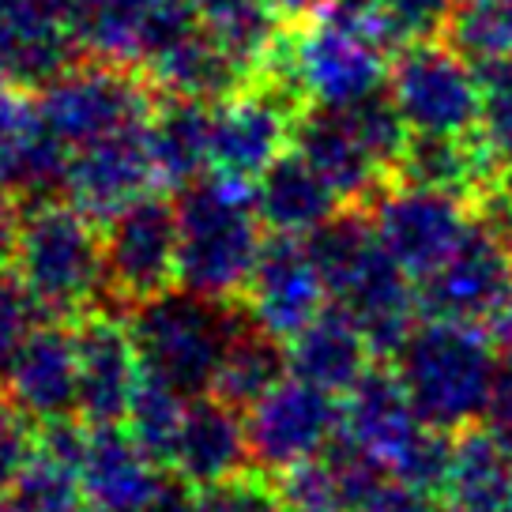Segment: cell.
I'll return each instance as SVG.
<instances>
[{
  "label": "cell",
  "instance_id": "cell-6",
  "mask_svg": "<svg viewBox=\"0 0 512 512\" xmlns=\"http://www.w3.org/2000/svg\"><path fill=\"white\" fill-rule=\"evenodd\" d=\"M392 57L358 34L317 19L302 31H290L275 61L260 80L279 83L283 91L309 106L343 110L388 87Z\"/></svg>",
  "mask_w": 512,
  "mask_h": 512
},
{
  "label": "cell",
  "instance_id": "cell-11",
  "mask_svg": "<svg viewBox=\"0 0 512 512\" xmlns=\"http://www.w3.org/2000/svg\"><path fill=\"white\" fill-rule=\"evenodd\" d=\"M512 302V241L475 215L456 253L418 283V309L430 320L490 324Z\"/></svg>",
  "mask_w": 512,
  "mask_h": 512
},
{
  "label": "cell",
  "instance_id": "cell-25",
  "mask_svg": "<svg viewBox=\"0 0 512 512\" xmlns=\"http://www.w3.org/2000/svg\"><path fill=\"white\" fill-rule=\"evenodd\" d=\"M287 362L294 377L317 384L332 396H347L377 358L358 324L339 305H328L302 336L287 343Z\"/></svg>",
  "mask_w": 512,
  "mask_h": 512
},
{
  "label": "cell",
  "instance_id": "cell-15",
  "mask_svg": "<svg viewBox=\"0 0 512 512\" xmlns=\"http://www.w3.org/2000/svg\"><path fill=\"white\" fill-rule=\"evenodd\" d=\"M155 181L159 174L151 159V136H147V125H136L87 147H76L64 177V196L87 219L106 226L128 204L155 192L151 189Z\"/></svg>",
  "mask_w": 512,
  "mask_h": 512
},
{
  "label": "cell",
  "instance_id": "cell-33",
  "mask_svg": "<svg viewBox=\"0 0 512 512\" xmlns=\"http://www.w3.org/2000/svg\"><path fill=\"white\" fill-rule=\"evenodd\" d=\"M339 113L347 117V125L354 128V136L373 151V159L396 174V162H400L403 147L411 140V128L403 121V113H400V106H396L392 91H388V87H384V91H373L369 98L354 102V106H343Z\"/></svg>",
  "mask_w": 512,
  "mask_h": 512
},
{
  "label": "cell",
  "instance_id": "cell-47",
  "mask_svg": "<svg viewBox=\"0 0 512 512\" xmlns=\"http://www.w3.org/2000/svg\"><path fill=\"white\" fill-rule=\"evenodd\" d=\"M309 512H351V509H309Z\"/></svg>",
  "mask_w": 512,
  "mask_h": 512
},
{
  "label": "cell",
  "instance_id": "cell-8",
  "mask_svg": "<svg viewBox=\"0 0 512 512\" xmlns=\"http://www.w3.org/2000/svg\"><path fill=\"white\" fill-rule=\"evenodd\" d=\"M388 91L411 132L475 136L482 95L475 64L452 42H426L396 53L388 64Z\"/></svg>",
  "mask_w": 512,
  "mask_h": 512
},
{
  "label": "cell",
  "instance_id": "cell-30",
  "mask_svg": "<svg viewBox=\"0 0 512 512\" xmlns=\"http://www.w3.org/2000/svg\"><path fill=\"white\" fill-rule=\"evenodd\" d=\"M185 415H189V396L174 392L170 384L144 377L136 400L128 407L125 426L162 467H170V456H174V445L177 437H181Z\"/></svg>",
  "mask_w": 512,
  "mask_h": 512
},
{
  "label": "cell",
  "instance_id": "cell-16",
  "mask_svg": "<svg viewBox=\"0 0 512 512\" xmlns=\"http://www.w3.org/2000/svg\"><path fill=\"white\" fill-rule=\"evenodd\" d=\"M72 336L80 366V418L87 426H121L144 381L132 328L106 309H91L76 320Z\"/></svg>",
  "mask_w": 512,
  "mask_h": 512
},
{
  "label": "cell",
  "instance_id": "cell-34",
  "mask_svg": "<svg viewBox=\"0 0 512 512\" xmlns=\"http://www.w3.org/2000/svg\"><path fill=\"white\" fill-rule=\"evenodd\" d=\"M482 95L479 136L501 162H512V57L475 64Z\"/></svg>",
  "mask_w": 512,
  "mask_h": 512
},
{
  "label": "cell",
  "instance_id": "cell-12",
  "mask_svg": "<svg viewBox=\"0 0 512 512\" xmlns=\"http://www.w3.org/2000/svg\"><path fill=\"white\" fill-rule=\"evenodd\" d=\"M245 430L253 464L287 475L328 452L343 430V400L290 373L245 411Z\"/></svg>",
  "mask_w": 512,
  "mask_h": 512
},
{
  "label": "cell",
  "instance_id": "cell-28",
  "mask_svg": "<svg viewBox=\"0 0 512 512\" xmlns=\"http://www.w3.org/2000/svg\"><path fill=\"white\" fill-rule=\"evenodd\" d=\"M211 117L215 106L192 98H162L155 106L147 136L159 185L181 192L211 174Z\"/></svg>",
  "mask_w": 512,
  "mask_h": 512
},
{
  "label": "cell",
  "instance_id": "cell-24",
  "mask_svg": "<svg viewBox=\"0 0 512 512\" xmlns=\"http://www.w3.org/2000/svg\"><path fill=\"white\" fill-rule=\"evenodd\" d=\"M253 196L260 223L268 226V234H279V238H309L313 230H320L347 208L332 192V185L294 147L256 177Z\"/></svg>",
  "mask_w": 512,
  "mask_h": 512
},
{
  "label": "cell",
  "instance_id": "cell-18",
  "mask_svg": "<svg viewBox=\"0 0 512 512\" xmlns=\"http://www.w3.org/2000/svg\"><path fill=\"white\" fill-rule=\"evenodd\" d=\"M72 147H64L42 121L38 98L27 87L0 80V189L27 200L64 192Z\"/></svg>",
  "mask_w": 512,
  "mask_h": 512
},
{
  "label": "cell",
  "instance_id": "cell-22",
  "mask_svg": "<svg viewBox=\"0 0 512 512\" xmlns=\"http://www.w3.org/2000/svg\"><path fill=\"white\" fill-rule=\"evenodd\" d=\"M253 464L245 418L219 396L189 400V415L170 456V471L192 490H211L219 482L234 479Z\"/></svg>",
  "mask_w": 512,
  "mask_h": 512
},
{
  "label": "cell",
  "instance_id": "cell-21",
  "mask_svg": "<svg viewBox=\"0 0 512 512\" xmlns=\"http://www.w3.org/2000/svg\"><path fill=\"white\" fill-rule=\"evenodd\" d=\"M80 475L87 505L102 512H147L166 490L162 464L128 426H87Z\"/></svg>",
  "mask_w": 512,
  "mask_h": 512
},
{
  "label": "cell",
  "instance_id": "cell-2",
  "mask_svg": "<svg viewBox=\"0 0 512 512\" xmlns=\"http://www.w3.org/2000/svg\"><path fill=\"white\" fill-rule=\"evenodd\" d=\"M264 230L249 181L211 170L177 192V283L215 302H238L249 290L256 260L264 253Z\"/></svg>",
  "mask_w": 512,
  "mask_h": 512
},
{
  "label": "cell",
  "instance_id": "cell-10",
  "mask_svg": "<svg viewBox=\"0 0 512 512\" xmlns=\"http://www.w3.org/2000/svg\"><path fill=\"white\" fill-rule=\"evenodd\" d=\"M305 113L298 98L272 80L245 83L211 117V170L253 185L294 147V125Z\"/></svg>",
  "mask_w": 512,
  "mask_h": 512
},
{
  "label": "cell",
  "instance_id": "cell-35",
  "mask_svg": "<svg viewBox=\"0 0 512 512\" xmlns=\"http://www.w3.org/2000/svg\"><path fill=\"white\" fill-rule=\"evenodd\" d=\"M204 512H290L283 486L260 471H241L234 479L200 490Z\"/></svg>",
  "mask_w": 512,
  "mask_h": 512
},
{
  "label": "cell",
  "instance_id": "cell-26",
  "mask_svg": "<svg viewBox=\"0 0 512 512\" xmlns=\"http://www.w3.org/2000/svg\"><path fill=\"white\" fill-rule=\"evenodd\" d=\"M144 76L166 98H192L208 106H219L223 98L238 95L249 83L226 46L204 23L185 38H177L170 49H162L151 64H144Z\"/></svg>",
  "mask_w": 512,
  "mask_h": 512
},
{
  "label": "cell",
  "instance_id": "cell-48",
  "mask_svg": "<svg viewBox=\"0 0 512 512\" xmlns=\"http://www.w3.org/2000/svg\"><path fill=\"white\" fill-rule=\"evenodd\" d=\"M80 512H102V509H95V505H87V509H80Z\"/></svg>",
  "mask_w": 512,
  "mask_h": 512
},
{
  "label": "cell",
  "instance_id": "cell-14",
  "mask_svg": "<svg viewBox=\"0 0 512 512\" xmlns=\"http://www.w3.org/2000/svg\"><path fill=\"white\" fill-rule=\"evenodd\" d=\"M328 287L305 238L272 234L245 290V313L260 332L290 343L328 309Z\"/></svg>",
  "mask_w": 512,
  "mask_h": 512
},
{
  "label": "cell",
  "instance_id": "cell-42",
  "mask_svg": "<svg viewBox=\"0 0 512 512\" xmlns=\"http://www.w3.org/2000/svg\"><path fill=\"white\" fill-rule=\"evenodd\" d=\"M147 512H204V505H200V494H192V486L181 482V486H166Z\"/></svg>",
  "mask_w": 512,
  "mask_h": 512
},
{
  "label": "cell",
  "instance_id": "cell-1",
  "mask_svg": "<svg viewBox=\"0 0 512 512\" xmlns=\"http://www.w3.org/2000/svg\"><path fill=\"white\" fill-rule=\"evenodd\" d=\"M309 253L317 260L332 305H339L366 336L377 362H392L422 320L418 283L392 260L369 223L366 208H343L313 230Z\"/></svg>",
  "mask_w": 512,
  "mask_h": 512
},
{
  "label": "cell",
  "instance_id": "cell-40",
  "mask_svg": "<svg viewBox=\"0 0 512 512\" xmlns=\"http://www.w3.org/2000/svg\"><path fill=\"white\" fill-rule=\"evenodd\" d=\"M486 426H490V430L497 433V441L512 452V362H505V366H501V377H497L494 403H490Z\"/></svg>",
  "mask_w": 512,
  "mask_h": 512
},
{
  "label": "cell",
  "instance_id": "cell-23",
  "mask_svg": "<svg viewBox=\"0 0 512 512\" xmlns=\"http://www.w3.org/2000/svg\"><path fill=\"white\" fill-rule=\"evenodd\" d=\"M509 162H501L490 151V144L475 136H430L411 132L396 162V181L418 185V189L452 192L467 204H479L486 192L497 185V177Z\"/></svg>",
  "mask_w": 512,
  "mask_h": 512
},
{
  "label": "cell",
  "instance_id": "cell-19",
  "mask_svg": "<svg viewBox=\"0 0 512 512\" xmlns=\"http://www.w3.org/2000/svg\"><path fill=\"white\" fill-rule=\"evenodd\" d=\"M4 392L42 426L57 418L80 415V366H76V336L61 320H46L19 347L4 373Z\"/></svg>",
  "mask_w": 512,
  "mask_h": 512
},
{
  "label": "cell",
  "instance_id": "cell-39",
  "mask_svg": "<svg viewBox=\"0 0 512 512\" xmlns=\"http://www.w3.org/2000/svg\"><path fill=\"white\" fill-rule=\"evenodd\" d=\"M475 215L494 226L501 238L512 241V162L501 170L494 189L486 192L479 204H475Z\"/></svg>",
  "mask_w": 512,
  "mask_h": 512
},
{
  "label": "cell",
  "instance_id": "cell-27",
  "mask_svg": "<svg viewBox=\"0 0 512 512\" xmlns=\"http://www.w3.org/2000/svg\"><path fill=\"white\" fill-rule=\"evenodd\" d=\"M452 467H448L445 501L448 512H512V452L497 433L479 422L452 433Z\"/></svg>",
  "mask_w": 512,
  "mask_h": 512
},
{
  "label": "cell",
  "instance_id": "cell-31",
  "mask_svg": "<svg viewBox=\"0 0 512 512\" xmlns=\"http://www.w3.org/2000/svg\"><path fill=\"white\" fill-rule=\"evenodd\" d=\"M456 0H384L377 42L388 57L426 42H448Z\"/></svg>",
  "mask_w": 512,
  "mask_h": 512
},
{
  "label": "cell",
  "instance_id": "cell-4",
  "mask_svg": "<svg viewBox=\"0 0 512 512\" xmlns=\"http://www.w3.org/2000/svg\"><path fill=\"white\" fill-rule=\"evenodd\" d=\"M23 290L49 320L91 313L106 287V249L95 219L68 200H31L19 223V245L12 260Z\"/></svg>",
  "mask_w": 512,
  "mask_h": 512
},
{
  "label": "cell",
  "instance_id": "cell-44",
  "mask_svg": "<svg viewBox=\"0 0 512 512\" xmlns=\"http://www.w3.org/2000/svg\"><path fill=\"white\" fill-rule=\"evenodd\" d=\"M486 332H490V339H494L497 354H501L505 362H512V302L486 324Z\"/></svg>",
  "mask_w": 512,
  "mask_h": 512
},
{
  "label": "cell",
  "instance_id": "cell-37",
  "mask_svg": "<svg viewBox=\"0 0 512 512\" xmlns=\"http://www.w3.org/2000/svg\"><path fill=\"white\" fill-rule=\"evenodd\" d=\"M38 305L23 290L16 275L0 272V381L12 366V358L19 354V347L31 339V332L38 328Z\"/></svg>",
  "mask_w": 512,
  "mask_h": 512
},
{
  "label": "cell",
  "instance_id": "cell-46",
  "mask_svg": "<svg viewBox=\"0 0 512 512\" xmlns=\"http://www.w3.org/2000/svg\"><path fill=\"white\" fill-rule=\"evenodd\" d=\"M0 512H23V509L16 505V497L4 494V490H0Z\"/></svg>",
  "mask_w": 512,
  "mask_h": 512
},
{
  "label": "cell",
  "instance_id": "cell-32",
  "mask_svg": "<svg viewBox=\"0 0 512 512\" xmlns=\"http://www.w3.org/2000/svg\"><path fill=\"white\" fill-rule=\"evenodd\" d=\"M448 42L471 64L512 57V0H475L456 8Z\"/></svg>",
  "mask_w": 512,
  "mask_h": 512
},
{
  "label": "cell",
  "instance_id": "cell-13",
  "mask_svg": "<svg viewBox=\"0 0 512 512\" xmlns=\"http://www.w3.org/2000/svg\"><path fill=\"white\" fill-rule=\"evenodd\" d=\"M106 249V287L121 302L140 305L174 290L181 234H177V204L162 192H147L121 215H113L102 230Z\"/></svg>",
  "mask_w": 512,
  "mask_h": 512
},
{
  "label": "cell",
  "instance_id": "cell-29",
  "mask_svg": "<svg viewBox=\"0 0 512 512\" xmlns=\"http://www.w3.org/2000/svg\"><path fill=\"white\" fill-rule=\"evenodd\" d=\"M249 317V313H245ZM290 377L287 362V343L272 339L268 332H260L253 320H245L238 328V336L230 339L211 396H219L223 403H230L234 411H249L256 403L272 392L275 384Z\"/></svg>",
  "mask_w": 512,
  "mask_h": 512
},
{
  "label": "cell",
  "instance_id": "cell-9",
  "mask_svg": "<svg viewBox=\"0 0 512 512\" xmlns=\"http://www.w3.org/2000/svg\"><path fill=\"white\" fill-rule=\"evenodd\" d=\"M366 211L381 245L415 283L437 272L475 223V215H467V200L452 192L403 185L396 177Z\"/></svg>",
  "mask_w": 512,
  "mask_h": 512
},
{
  "label": "cell",
  "instance_id": "cell-41",
  "mask_svg": "<svg viewBox=\"0 0 512 512\" xmlns=\"http://www.w3.org/2000/svg\"><path fill=\"white\" fill-rule=\"evenodd\" d=\"M19 223H23V211L16 208L12 192L0 189V272H4V268H12V260H16Z\"/></svg>",
  "mask_w": 512,
  "mask_h": 512
},
{
  "label": "cell",
  "instance_id": "cell-5",
  "mask_svg": "<svg viewBox=\"0 0 512 512\" xmlns=\"http://www.w3.org/2000/svg\"><path fill=\"white\" fill-rule=\"evenodd\" d=\"M230 302H215L196 290H166L132 309L128 328L140 351L144 377L170 384L181 396H208L230 339L245 324Z\"/></svg>",
  "mask_w": 512,
  "mask_h": 512
},
{
  "label": "cell",
  "instance_id": "cell-17",
  "mask_svg": "<svg viewBox=\"0 0 512 512\" xmlns=\"http://www.w3.org/2000/svg\"><path fill=\"white\" fill-rule=\"evenodd\" d=\"M68 0H0V80L46 87L76 64Z\"/></svg>",
  "mask_w": 512,
  "mask_h": 512
},
{
  "label": "cell",
  "instance_id": "cell-45",
  "mask_svg": "<svg viewBox=\"0 0 512 512\" xmlns=\"http://www.w3.org/2000/svg\"><path fill=\"white\" fill-rule=\"evenodd\" d=\"M268 4H272L287 23H294V19H305V16H320L328 0H268Z\"/></svg>",
  "mask_w": 512,
  "mask_h": 512
},
{
  "label": "cell",
  "instance_id": "cell-3",
  "mask_svg": "<svg viewBox=\"0 0 512 512\" xmlns=\"http://www.w3.org/2000/svg\"><path fill=\"white\" fill-rule=\"evenodd\" d=\"M392 366L418 415L437 430L460 433L490 415L505 362L479 324L422 317Z\"/></svg>",
  "mask_w": 512,
  "mask_h": 512
},
{
  "label": "cell",
  "instance_id": "cell-20",
  "mask_svg": "<svg viewBox=\"0 0 512 512\" xmlns=\"http://www.w3.org/2000/svg\"><path fill=\"white\" fill-rule=\"evenodd\" d=\"M294 151L317 170L347 208H369L392 181V170L373 159L347 117L328 106H309L294 125Z\"/></svg>",
  "mask_w": 512,
  "mask_h": 512
},
{
  "label": "cell",
  "instance_id": "cell-7",
  "mask_svg": "<svg viewBox=\"0 0 512 512\" xmlns=\"http://www.w3.org/2000/svg\"><path fill=\"white\" fill-rule=\"evenodd\" d=\"M155 87L128 64L87 61L72 64L38 91L46 128L64 147H87L113 132L147 125L155 117Z\"/></svg>",
  "mask_w": 512,
  "mask_h": 512
},
{
  "label": "cell",
  "instance_id": "cell-36",
  "mask_svg": "<svg viewBox=\"0 0 512 512\" xmlns=\"http://www.w3.org/2000/svg\"><path fill=\"white\" fill-rule=\"evenodd\" d=\"M38 430L42 426H34V418L8 392H0V490H12L34 460Z\"/></svg>",
  "mask_w": 512,
  "mask_h": 512
},
{
  "label": "cell",
  "instance_id": "cell-38",
  "mask_svg": "<svg viewBox=\"0 0 512 512\" xmlns=\"http://www.w3.org/2000/svg\"><path fill=\"white\" fill-rule=\"evenodd\" d=\"M362 512H448V509L437 494L411 490V486H403V482L388 479L381 490L362 505Z\"/></svg>",
  "mask_w": 512,
  "mask_h": 512
},
{
  "label": "cell",
  "instance_id": "cell-43",
  "mask_svg": "<svg viewBox=\"0 0 512 512\" xmlns=\"http://www.w3.org/2000/svg\"><path fill=\"white\" fill-rule=\"evenodd\" d=\"M192 8H196V16L204 19V27H215V23H223V19L238 16L241 8H249L256 0H189Z\"/></svg>",
  "mask_w": 512,
  "mask_h": 512
}]
</instances>
